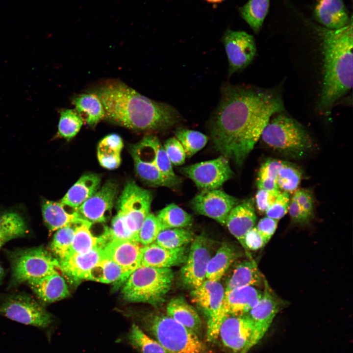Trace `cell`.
Returning a JSON list of instances; mask_svg holds the SVG:
<instances>
[{"label":"cell","instance_id":"1","mask_svg":"<svg viewBox=\"0 0 353 353\" xmlns=\"http://www.w3.org/2000/svg\"><path fill=\"white\" fill-rule=\"evenodd\" d=\"M284 109L275 90L226 84L210 122L215 149L241 165L261 137L271 117Z\"/></svg>","mask_w":353,"mask_h":353},{"label":"cell","instance_id":"2","mask_svg":"<svg viewBox=\"0 0 353 353\" xmlns=\"http://www.w3.org/2000/svg\"><path fill=\"white\" fill-rule=\"evenodd\" d=\"M93 93L102 103L104 118L129 129L164 130L180 119L172 105L151 100L119 81L106 82Z\"/></svg>","mask_w":353,"mask_h":353},{"label":"cell","instance_id":"3","mask_svg":"<svg viewBox=\"0 0 353 353\" xmlns=\"http://www.w3.org/2000/svg\"><path fill=\"white\" fill-rule=\"evenodd\" d=\"M322 41L323 80L319 104L329 114L334 103L353 86V21L336 29L316 28Z\"/></svg>","mask_w":353,"mask_h":353},{"label":"cell","instance_id":"4","mask_svg":"<svg viewBox=\"0 0 353 353\" xmlns=\"http://www.w3.org/2000/svg\"><path fill=\"white\" fill-rule=\"evenodd\" d=\"M139 321L168 353H207L197 333L167 315L151 313L141 317Z\"/></svg>","mask_w":353,"mask_h":353},{"label":"cell","instance_id":"5","mask_svg":"<svg viewBox=\"0 0 353 353\" xmlns=\"http://www.w3.org/2000/svg\"><path fill=\"white\" fill-rule=\"evenodd\" d=\"M174 278L171 268L140 266L126 279L122 293L124 298L128 302L157 306L165 301Z\"/></svg>","mask_w":353,"mask_h":353},{"label":"cell","instance_id":"6","mask_svg":"<svg viewBox=\"0 0 353 353\" xmlns=\"http://www.w3.org/2000/svg\"><path fill=\"white\" fill-rule=\"evenodd\" d=\"M270 120L261 137L270 148L286 155L302 156L312 148L309 135L298 122L281 113Z\"/></svg>","mask_w":353,"mask_h":353},{"label":"cell","instance_id":"7","mask_svg":"<svg viewBox=\"0 0 353 353\" xmlns=\"http://www.w3.org/2000/svg\"><path fill=\"white\" fill-rule=\"evenodd\" d=\"M0 316L37 328L49 340L50 338L54 321L52 315L28 296L19 294L7 298L0 305Z\"/></svg>","mask_w":353,"mask_h":353},{"label":"cell","instance_id":"8","mask_svg":"<svg viewBox=\"0 0 353 353\" xmlns=\"http://www.w3.org/2000/svg\"><path fill=\"white\" fill-rule=\"evenodd\" d=\"M14 282L44 277L59 269L58 260L42 247L19 250L9 254Z\"/></svg>","mask_w":353,"mask_h":353},{"label":"cell","instance_id":"9","mask_svg":"<svg viewBox=\"0 0 353 353\" xmlns=\"http://www.w3.org/2000/svg\"><path fill=\"white\" fill-rule=\"evenodd\" d=\"M117 212L124 224L138 240L139 231L146 216L150 213L152 200L151 192L128 181L117 200Z\"/></svg>","mask_w":353,"mask_h":353},{"label":"cell","instance_id":"10","mask_svg":"<svg viewBox=\"0 0 353 353\" xmlns=\"http://www.w3.org/2000/svg\"><path fill=\"white\" fill-rule=\"evenodd\" d=\"M246 315L225 319L219 336L223 345L235 353H247L265 334Z\"/></svg>","mask_w":353,"mask_h":353},{"label":"cell","instance_id":"11","mask_svg":"<svg viewBox=\"0 0 353 353\" xmlns=\"http://www.w3.org/2000/svg\"><path fill=\"white\" fill-rule=\"evenodd\" d=\"M224 294L225 289L221 283L206 279L190 292L192 302L206 317V338L210 342L219 337L220 327L218 319Z\"/></svg>","mask_w":353,"mask_h":353},{"label":"cell","instance_id":"12","mask_svg":"<svg viewBox=\"0 0 353 353\" xmlns=\"http://www.w3.org/2000/svg\"><path fill=\"white\" fill-rule=\"evenodd\" d=\"M211 256L208 238L204 234L194 237L189 248L186 260L180 270V279L184 287L193 290L206 279L207 267Z\"/></svg>","mask_w":353,"mask_h":353},{"label":"cell","instance_id":"13","mask_svg":"<svg viewBox=\"0 0 353 353\" xmlns=\"http://www.w3.org/2000/svg\"><path fill=\"white\" fill-rule=\"evenodd\" d=\"M181 172L202 190L217 189L233 175L227 158L223 155L184 167Z\"/></svg>","mask_w":353,"mask_h":353},{"label":"cell","instance_id":"14","mask_svg":"<svg viewBox=\"0 0 353 353\" xmlns=\"http://www.w3.org/2000/svg\"><path fill=\"white\" fill-rule=\"evenodd\" d=\"M222 40L228 61L229 76L244 69L252 62L256 48L252 35L243 31L227 29Z\"/></svg>","mask_w":353,"mask_h":353},{"label":"cell","instance_id":"15","mask_svg":"<svg viewBox=\"0 0 353 353\" xmlns=\"http://www.w3.org/2000/svg\"><path fill=\"white\" fill-rule=\"evenodd\" d=\"M239 203L238 200L219 189L202 190L191 201L195 213L207 216L225 225L231 210Z\"/></svg>","mask_w":353,"mask_h":353},{"label":"cell","instance_id":"16","mask_svg":"<svg viewBox=\"0 0 353 353\" xmlns=\"http://www.w3.org/2000/svg\"><path fill=\"white\" fill-rule=\"evenodd\" d=\"M118 190V184L108 180L75 211L83 220L92 224L103 223L111 213Z\"/></svg>","mask_w":353,"mask_h":353},{"label":"cell","instance_id":"17","mask_svg":"<svg viewBox=\"0 0 353 353\" xmlns=\"http://www.w3.org/2000/svg\"><path fill=\"white\" fill-rule=\"evenodd\" d=\"M262 294L261 291L251 286L240 287L225 292L218 319L219 327L228 317L247 315L257 304Z\"/></svg>","mask_w":353,"mask_h":353},{"label":"cell","instance_id":"18","mask_svg":"<svg viewBox=\"0 0 353 353\" xmlns=\"http://www.w3.org/2000/svg\"><path fill=\"white\" fill-rule=\"evenodd\" d=\"M143 246L137 241L111 239L102 248V257L131 273L140 266Z\"/></svg>","mask_w":353,"mask_h":353},{"label":"cell","instance_id":"19","mask_svg":"<svg viewBox=\"0 0 353 353\" xmlns=\"http://www.w3.org/2000/svg\"><path fill=\"white\" fill-rule=\"evenodd\" d=\"M187 245L175 249L162 247L154 242L143 246L140 266L157 268H170L183 265L187 258Z\"/></svg>","mask_w":353,"mask_h":353},{"label":"cell","instance_id":"20","mask_svg":"<svg viewBox=\"0 0 353 353\" xmlns=\"http://www.w3.org/2000/svg\"><path fill=\"white\" fill-rule=\"evenodd\" d=\"M102 249L100 247L85 253L69 255L58 260L59 269L73 281L87 279L89 272L103 258Z\"/></svg>","mask_w":353,"mask_h":353},{"label":"cell","instance_id":"21","mask_svg":"<svg viewBox=\"0 0 353 353\" xmlns=\"http://www.w3.org/2000/svg\"><path fill=\"white\" fill-rule=\"evenodd\" d=\"M264 282V289L260 299L246 315L266 333L275 316L282 308L283 302L271 289L266 280Z\"/></svg>","mask_w":353,"mask_h":353},{"label":"cell","instance_id":"22","mask_svg":"<svg viewBox=\"0 0 353 353\" xmlns=\"http://www.w3.org/2000/svg\"><path fill=\"white\" fill-rule=\"evenodd\" d=\"M256 221L253 202L248 200L237 204L231 210L225 225L246 250L245 236L254 227Z\"/></svg>","mask_w":353,"mask_h":353},{"label":"cell","instance_id":"23","mask_svg":"<svg viewBox=\"0 0 353 353\" xmlns=\"http://www.w3.org/2000/svg\"><path fill=\"white\" fill-rule=\"evenodd\" d=\"M132 146L142 158L153 163L166 176L176 180L181 179L175 174L164 148L157 137L145 136Z\"/></svg>","mask_w":353,"mask_h":353},{"label":"cell","instance_id":"24","mask_svg":"<svg viewBox=\"0 0 353 353\" xmlns=\"http://www.w3.org/2000/svg\"><path fill=\"white\" fill-rule=\"evenodd\" d=\"M314 14L316 20L323 27L331 29L343 27L352 21L343 0H319Z\"/></svg>","mask_w":353,"mask_h":353},{"label":"cell","instance_id":"25","mask_svg":"<svg viewBox=\"0 0 353 353\" xmlns=\"http://www.w3.org/2000/svg\"><path fill=\"white\" fill-rule=\"evenodd\" d=\"M27 282L36 295L46 303L60 300L70 294L64 279L57 272Z\"/></svg>","mask_w":353,"mask_h":353},{"label":"cell","instance_id":"26","mask_svg":"<svg viewBox=\"0 0 353 353\" xmlns=\"http://www.w3.org/2000/svg\"><path fill=\"white\" fill-rule=\"evenodd\" d=\"M100 176L94 173L83 175L69 189L60 202L76 210L100 188Z\"/></svg>","mask_w":353,"mask_h":353},{"label":"cell","instance_id":"27","mask_svg":"<svg viewBox=\"0 0 353 353\" xmlns=\"http://www.w3.org/2000/svg\"><path fill=\"white\" fill-rule=\"evenodd\" d=\"M60 202L44 200L41 204L42 213L45 224L50 230L57 229L72 225H78L85 221L74 210L67 211Z\"/></svg>","mask_w":353,"mask_h":353},{"label":"cell","instance_id":"28","mask_svg":"<svg viewBox=\"0 0 353 353\" xmlns=\"http://www.w3.org/2000/svg\"><path fill=\"white\" fill-rule=\"evenodd\" d=\"M130 153L133 158L135 170L138 176L146 184L151 186L176 187L181 180L174 179L164 175L152 162L142 158L132 146Z\"/></svg>","mask_w":353,"mask_h":353},{"label":"cell","instance_id":"29","mask_svg":"<svg viewBox=\"0 0 353 353\" xmlns=\"http://www.w3.org/2000/svg\"><path fill=\"white\" fill-rule=\"evenodd\" d=\"M92 224L85 221L76 226L69 255L85 253L97 248H103L110 240L105 229L101 235L94 236L90 230Z\"/></svg>","mask_w":353,"mask_h":353},{"label":"cell","instance_id":"30","mask_svg":"<svg viewBox=\"0 0 353 353\" xmlns=\"http://www.w3.org/2000/svg\"><path fill=\"white\" fill-rule=\"evenodd\" d=\"M232 271L227 280L225 292L240 287L258 286L263 282V277L253 260L240 261Z\"/></svg>","mask_w":353,"mask_h":353},{"label":"cell","instance_id":"31","mask_svg":"<svg viewBox=\"0 0 353 353\" xmlns=\"http://www.w3.org/2000/svg\"><path fill=\"white\" fill-rule=\"evenodd\" d=\"M167 315L197 334L202 322L196 309L181 297L172 298L166 307Z\"/></svg>","mask_w":353,"mask_h":353},{"label":"cell","instance_id":"32","mask_svg":"<svg viewBox=\"0 0 353 353\" xmlns=\"http://www.w3.org/2000/svg\"><path fill=\"white\" fill-rule=\"evenodd\" d=\"M238 256V252L233 246L223 243L209 261L206 279L219 281Z\"/></svg>","mask_w":353,"mask_h":353},{"label":"cell","instance_id":"33","mask_svg":"<svg viewBox=\"0 0 353 353\" xmlns=\"http://www.w3.org/2000/svg\"><path fill=\"white\" fill-rule=\"evenodd\" d=\"M75 110L90 126H94L104 118V111L99 97L94 93L83 94L75 97L72 101Z\"/></svg>","mask_w":353,"mask_h":353},{"label":"cell","instance_id":"34","mask_svg":"<svg viewBox=\"0 0 353 353\" xmlns=\"http://www.w3.org/2000/svg\"><path fill=\"white\" fill-rule=\"evenodd\" d=\"M130 274L114 262L102 258L89 272L87 279L119 286Z\"/></svg>","mask_w":353,"mask_h":353},{"label":"cell","instance_id":"35","mask_svg":"<svg viewBox=\"0 0 353 353\" xmlns=\"http://www.w3.org/2000/svg\"><path fill=\"white\" fill-rule=\"evenodd\" d=\"M161 229L184 228L192 225L193 217L181 208L171 203L160 210L156 216Z\"/></svg>","mask_w":353,"mask_h":353},{"label":"cell","instance_id":"36","mask_svg":"<svg viewBox=\"0 0 353 353\" xmlns=\"http://www.w3.org/2000/svg\"><path fill=\"white\" fill-rule=\"evenodd\" d=\"M26 232L23 218L16 212L0 214V249L7 241L22 236Z\"/></svg>","mask_w":353,"mask_h":353},{"label":"cell","instance_id":"37","mask_svg":"<svg viewBox=\"0 0 353 353\" xmlns=\"http://www.w3.org/2000/svg\"><path fill=\"white\" fill-rule=\"evenodd\" d=\"M128 343L140 353H168L155 339L148 336L136 323H133L126 335Z\"/></svg>","mask_w":353,"mask_h":353},{"label":"cell","instance_id":"38","mask_svg":"<svg viewBox=\"0 0 353 353\" xmlns=\"http://www.w3.org/2000/svg\"><path fill=\"white\" fill-rule=\"evenodd\" d=\"M270 0H248L240 9L243 19L255 32L261 28L267 14Z\"/></svg>","mask_w":353,"mask_h":353},{"label":"cell","instance_id":"39","mask_svg":"<svg viewBox=\"0 0 353 353\" xmlns=\"http://www.w3.org/2000/svg\"><path fill=\"white\" fill-rule=\"evenodd\" d=\"M194 238V234L190 230L174 228L161 230L154 243L163 248L175 249L187 245Z\"/></svg>","mask_w":353,"mask_h":353},{"label":"cell","instance_id":"40","mask_svg":"<svg viewBox=\"0 0 353 353\" xmlns=\"http://www.w3.org/2000/svg\"><path fill=\"white\" fill-rule=\"evenodd\" d=\"M83 123V119L75 110L62 109L60 111L58 135L70 140L78 133Z\"/></svg>","mask_w":353,"mask_h":353},{"label":"cell","instance_id":"41","mask_svg":"<svg viewBox=\"0 0 353 353\" xmlns=\"http://www.w3.org/2000/svg\"><path fill=\"white\" fill-rule=\"evenodd\" d=\"M285 162L276 159H269L264 162L258 172L256 179L258 188L267 190H279L276 183V178L279 169Z\"/></svg>","mask_w":353,"mask_h":353},{"label":"cell","instance_id":"42","mask_svg":"<svg viewBox=\"0 0 353 353\" xmlns=\"http://www.w3.org/2000/svg\"><path fill=\"white\" fill-rule=\"evenodd\" d=\"M175 134L183 146L187 157H191L202 149L207 142V136L198 131L181 128L177 129Z\"/></svg>","mask_w":353,"mask_h":353},{"label":"cell","instance_id":"43","mask_svg":"<svg viewBox=\"0 0 353 353\" xmlns=\"http://www.w3.org/2000/svg\"><path fill=\"white\" fill-rule=\"evenodd\" d=\"M301 177L302 173L298 168L285 162L278 172L276 183L281 191L290 194L297 190Z\"/></svg>","mask_w":353,"mask_h":353},{"label":"cell","instance_id":"44","mask_svg":"<svg viewBox=\"0 0 353 353\" xmlns=\"http://www.w3.org/2000/svg\"><path fill=\"white\" fill-rule=\"evenodd\" d=\"M76 225H69L56 230L50 248L58 257V260H62L69 255Z\"/></svg>","mask_w":353,"mask_h":353},{"label":"cell","instance_id":"45","mask_svg":"<svg viewBox=\"0 0 353 353\" xmlns=\"http://www.w3.org/2000/svg\"><path fill=\"white\" fill-rule=\"evenodd\" d=\"M161 227L156 216L149 213L146 216L138 235V242L143 246L155 242Z\"/></svg>","mask_w":353,"mask_h":353},{"label":"cell","instance_id":"46","mask_svg":"<svg viewBox=\"0 0 353 353\" xmlns=\"http://www.w3.org/2000/svg\"><path fill=\"white\" fill-rule=\"evenodd\" d=\"M110 240L119 239L137 241V238L127 228L121 215L117 212L110 227H106Z\"/></svg>","mask_w":353,"mask_h":353},{"label":"cell","instance_id":"47","mask_svg":"<svg viewBox=\"0 0 353 353\" xmlns=\"http://www.w3.org/2000/svg\"><path fill=\"white\" fill-rule=\"evenodd\" d=\"M163 147L172 165L179 166L184 163L186 153L183 146L176 138H169Z\"/></svg>","mask_w":353,"mask_h":353},{"label":"cell","instance_id":"48","mask_svg":"<svg viewBox=\"0 0 353 353\" xmlns=\"http://www.w3.org/2000/svg\"><path fill=\"white\" fill-rule=\"evenodd\" d=\"M290 201L289 194L280 191L274 202L266 211L267 216L277 220L280 219L288 211Z\"/></svg>","mask_w":353,"mask_h":353},{"label":"cell","instance_id":"49","mask_svg":"<svg viewBox=\"0 0 353 353\" xmlns=\"http://www.w3.org/2000/svg\"><path fill=\"white\" fill-rule=\"evenodd\" d=\"M280 190H267L258 189L255 195L256 207L261 213H264L276 200Z\"/></svg>","mask_w":353,"mask_h":353},{"label":"cell","instance_id":"50","mask_svg":"<svg viewBox=\"0 0 353 353\" xmlns=\"http://www.w3.org/2000/svg\"><path fill=\"white\" fill-rule=\"evenodd\" d=\"M292 197L297 201L305 215L310 219L313 212V201L310 192L304 189L297 190Z\"/></svg>","mask_w":353,"mask_h":353},{"label":"cell","instance_id":"51","mask_svg":"<svg viewBox=\"0 0 353 353\" xmlns=\"http://www.w3.org/2000/svg\"><path fill=\"white\" fill-rule=\"evenodd\" d=\"M268 241L258 231L256 227H252L245 237L246 251H256L263 247Z\"/></svg>","mask_w":353,"mask_h":353},{"label":"cell","instance_id":"52","mask_svg":"<svg viewBox=\"0 0 353 353\" xmlns=\"http://www.w3.org/2000/svg\"><path fill=\"white\" fill-rule=\"evenodd\" d=\"M277 223L278 220L267 216L260 219L256 227L268 242L276 230Z\"/></svg>","mask_w":353,"mask_h":353},{"label":"cell","instance_id":"53","mask_svg":"<svg viewBox=\"0 0 353 353\" xmlns=\"http://www.w3.org/2000/svg\"><path fill=\"white\" fill-rule=\"evenodd\" d=\"M288 212L294 223L305 224L310 220L293 197L290 201Z\"/></svg>","mask_w":353,"mask_h":353},{"label":"cell","instance_id":"54","mask_svg":"<svg viewBox=\"0 0 353 353\" xmlns=\"http://www.w3.org/2000/svg\"><path fill=\"white\" fill-rule=\"evenodd\" d=\"M99 146L121 152L124 146L122 138L115 133L106 135L99 143Z\"/></svg>","mask_w":353,"mask_h":353},{"label":"cell","instance_id":"55","mask_svg":"<svg viewBox=\"0 0 353 353\" xmlns=\"http://www.w3.org/2000/svg\"><path fill=\"white\" fill-rule=\"evenodd\" d=\"M206 1L210 3H220L223 1L224 0H205Z\"/></svg>","mask_w":353,"mask_h":353},{"label":"cell","instance_id":"56","mask_svg":"<svg viewBox=\"0 0 353 353\" xmlns=\"http://www.w3.org/2000/svg\"><path fill=\"white\" fill-rule=\"evenodd\" d=\"M3 269L0 265V282H1L2 277L3 276Z\"/></svg>","mask_w":353,"mask_h":353}]
</instances>
